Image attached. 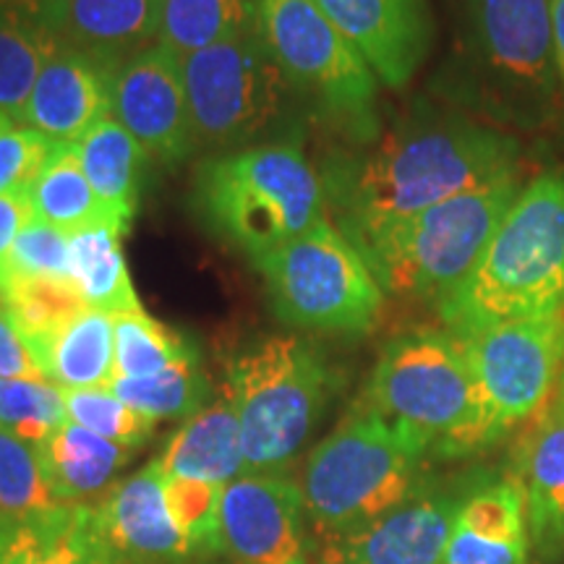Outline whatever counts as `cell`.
Listing matches in <instances>:
<instances>
[{"label":"cell","mask_w":564,"mask_h":564,"mask_svg":"<svg viewBox=\"0 0 564 564\" xmlns=\"http://www.w3.org/2000/svg\"><path fill=\"white\" fill-rule=\"evenodd\" d=\"M520 144L463 116L413 118L352 165L329 173L327 196L348 241L484 183L518 173Z\"/></svg>","instance_id":"6da1fadb"},{"label":"cell","mask_w":564,"mask_h":564,"mask_svg":"<svg viewBox=\"0 0 564 564\" xmlns=\"http://www.w3.org/2000/svg\"><path fill=\"white\" fill-rule=\"evenodd\" d=\"M564 312V173L520 188L474 270L440 303L457 337Z\"/></svg>","instance_id":"7a4b0ae2"},{"label":"cell","mask_w":564,"mask_h":564,"mask_svg":"<svg viewBox=\"0 0 564 564\" xmlns=\"http://www.w3.org/2000/svg\"><path fill=\"white\" fill-rule=\"evenodd\" d=\"M324 186L299 144H259L204 160L194 175V207L217 238L251 262L314 230Z\"/></svg>","instance_id":"3957f363"},{"label":"cell","mask_w":564,"mask_h":564,"mask_svg":"<svg viewBox=\"0 0 564 564\" xmlns=\"http://www.w3.org/2000/svg\"><path fill=\"white\" fill-rule=\"evenodd\" d=\"M366 405L423 442L429 455L457 457L497 442L468 352L449 329H415L387 345Z\"/></svg>","instance_id":"277c9868"},{"label":"cell","mask_w":564,"mask_h":564,"mask_svg":"<svg viewBox=\"0 0 564 564\" xmlns=\"http://www.w3.org/2000/svg\"><path fill=\"white\" fill-rule=\"evenodd\" d=\"M429 449L411 432L373 408L350 413L308 455L303 505L329 541L377 523L421 491Z\"/></svg>","instance_id":"5b68a950"},{"label":"cell","mask_w":564,"mask_h":564,"mask_svg":"<svg viewBox=\"0 0 564 564\" xmlns=\"http://www.w3.org/2000/svg\"><path fill=\"white\" fill-rule=\"evenodd\" d=\"M518 194V173L505 175L350 243L382 291L442 303L474 270Z\"/></svg>","instance_id":"8992f818"},{"label":"cell","mask_w":564,"mask_h":564,"mask_svg":"<svg viewBox=\"0 0 564 564\" xmlns=\"http://www.w3.org/2000/svg\"><path fill=\"white\" fill-rule=\"evenodd\" d=\"M329 382L327 364L299 337H264L232 358L225 394L241 426L246 474L295 460L322 419Z\"/></svg>","instance_id":"52a82bcc"},{"label":"cell","mask_w":564,"mask_h":564,"mask_svg":"<svg viewBox=\"0 0 564 564\" xmlns=\"http://www.w3.org/2000/svg\"><path fill=\"white\" fill-rule=\"evenodd\" d=\"M465 37L494 121L535 131L560 116L564 89L549 0H465Z\"/></svg>","instance_id":"ba28073f"},{"label":"cell","mask_w":564,"mask_h":564,"mask_svg":"<svg viewBox=\"0 0 564 564\" xmlns=\"http://www.w3.org/2000/svg\"><path fill=\"white\" fill-rule=\"evenodd\" d=\"M251 30L285 82L352 141L379 137V79L316 0H253Z\"/></svg>","instance_id":"9c48e42d"},{"label":"cell","mask_w":564,"mask_h":564,"mask_svg":"<svg viewBox=\"0 0 564 564\" xmlns=\"http://www.w3.org/2000/svg\"><path fill=\"white\" fill-rule=\"evenodd\" d=\"M274 314L293 327L364 335L382 314L384 291L337 225L324 220L253 262Z\"/></svg>","instance_id":"30bf717a"},{"label":"cell","mask_w":564,"mask_h":564,"mask_svg":"<svg viewBox=\"0 0 564 564\" xmlns=\"http://www.w3.org/2000/svg\"><path fill=\"white\" fill-rule=\"evenodd\" d=\"M181 63L199 144H241L278 116L288 82L253 30L204 47Z\"/></svg>","instance_id":"8fae6325"},{"label":"cell","mask_w":564,"mask_h":564,"mask_svg":"<svg viewBox=\"0 0 564 564\" xmlns=\"http://www.w3.org/2000/svg\"><path fill=\"white\" fill-rule=\"evenodd\" d=\"M457 340L497 440L544 411L564 371V312L491 324Z\"/></svg>","instance_id":"7c38bea8"},{"label":"cell","mask_w":564,"mask_h":564,"mask_svg":"<svg viewBox=\"0 0 564 564\" xmlns=\"http://www.w3.org/2000/svg\"><path fill=\"white\" fill-rule=\"evenodd\" d=\"M112 118L165 165L186 160L196 139L183 63L154 42L118 63L112 74Z\"/></svg>","instance_id":"4fadbf2b"},{"label":"cell","mask_w":564,"mask_h":564,"mask_svg":"<svg viewBox=\"0 0 564 564\" xmlns=\"http://www.w3.org/2000/svg\"><path fill=\"white\" fill-rule=\"evenodd\" d=\"M303 507L291 478L243 474L223 489L220 552L236 564H306Z\"/></svg>","instance_id":"5bb4252c"},{"label":"cell","mask_w":564,"mask_h":564,"mask_svg":"<svg viewBox=\"0 0 564 564\" xmlns=\"http://www.w3.org/2000/svg\"><path fill=\"white\" fill-rule=\"evenodd\" d=\"M377 79L403 89L432 47L426 0H316Z\"/></svg>","instance_id":"9a60e30c"},{"label":"cell","mask_w":564,"mask_h":564,"mask_svg":"<svg viewBox=\"0 0 564 564\" xmlns=\"http://www.w3.org/2000/svg\"><path fill=\"white\" fill-rule=\"evenodd\" d=\"M116 68V61L58 42L26 100L21 123L55 144H76L89 129L112 116Z\"/></svg>","instance_id":"2e32d148"},{"label":"cell","mask_w":564,"mask_h":564,"mask_svg":"<svg viewBox=\"0 0 564 564\" xmlns=\"http://www.w3.org/2000/svg\"><path fill=\"white\" fill-rule=\"evenodd\" d=\"M95 510L118 564H183L194 554L167 510L158 460L112 486Z\"/></svg>","instance_id":"e0dca14e"},{"label":"cell","mask_w":564,"mask_h":564,"mask_svg":"<svg viewBox=\"0 0 564 564\" xmlns=\"http://www.w3.org/2000/svg\"><path fill=\"white\" fill-rule=\"evenodd\" d=\"M460 502L419 491L364 531L329 541L322 564H442Z\"/></svg>","instance_id":"ac0fdd59"},{"label":"cell","mask_w":564,"mask_h":564,"mask_svg":"<svg viewBox=\"0 0 564 564\" xmlns=\"http://www.w3.org/2000/svg\"><path fill=\"white\" fill-rule=\"evenodd\" d=\"M531 528L518 478L486 484L463 499L442 564H528Z\"/></svg>","instance_id":"d6986e66"},{"label":"cell","mask_w":564,"mask_h":564,"mask_svg":"<svg viewBox=\"0 0 564 564\" xmlns=\"http://www.w3.org/2000/svg\"><path fill=\"white\" fill-rule=\"evenodd\" d=\"M165 0H51L42 19L55 37L121 63L160 37Z\"/></svg>","instance_id":"ffe728a7"},{"label":"cell","mask_w":564,"mask_h":564,"mask_svg":"<svg viewBox=\"0 0 564 564\" xmlns=\"http://www.w3.org/2000/svg\"><path fill=\"white\" fill-rule=\"evenodd\" d=\"M0 564H118L97 510L61 505L0 531Z\"/></svg>","instance_id":"44dd1931"},{"label":"cell","mask_w":564,"mask_h":564,"mask_svg":"<svg viewBox=\"0 0 564 564\" xmlns=\"http://www.w3.org/2000/svg\"><path fill=\"white\" fill-rule=\"evenodd\" d=\"M165 476L228 486L246 474L241 426L228 394L181 426L160 457Z\"/></svg>","instance_id":"7402d4cb"},{"label":"cell","mask_w":564,"mask_h":564,"mask_svg":"<svg viewBox=\"0 0 564 564\" xmlns=\"http://www.w3.org/2000/svg\"><path fill=\"white\" fill-rule=\"evenodd\" d=\"M42 476L61 505L95 497L129 463L131 449L66 421L37 447Z\"/></svg>","instance_id":"603a6c76"},{"label":"cell","mask_w":564,"mask_h":564,"mask_svg":"<svg viewBox=\"0 0 564 564\" xmlns=\"http://www.w3.org/2000/svg\"><path fill=\"white\" fill-rule=\"evenodd\" d=\"M520 486L525 494L531 541L541 552L564 549V398L528 442Z\"/></svg>","instance_id":"cb8c5ba5"},{"label":"cell","mask_w":564,"mask_h":564,"mask_svg":"<svg viewBox=\"0 0 564 564\" xmlns=\"http://www.w3.org/2000/svg\"><path fill=\"white\" fill-rule=\"evenodd\" d=\"M76 154L105 209L121 223L123 230H129L137 215L139 173L147 158L144 147L116 118L108 116L76 141Z\"/></svg>","instance_id":"d4e9b609"},{"label":"cell","mask_w":564,"mask_h":564,"mask_svg":"<svg viewBox=\"0 0 564 564\" xmlns=\"http://www.w3.org/2000/svg\"><path fill=\"white\" fill-rule=\"evenodd\" d=\"M112 350V316L87 308L34 348V356L47 382L61 390H87L110 384Z\"/></svg>","instance_id":"484cf974"},{"label":"cell","mask_w":564,"mask_h":564,"mask_svg":"<svg viewBox=\"0 0 564 564\" xmlns=\"http://www.w3.org/2000/svg\"><path fill=\"white\" fill-rule=\"evenodd\" d=\"M34 217L42 223L61 228L68 236L89 228H116L121 223L105 209L100 196L84 175V167L76 154V144H55L51 158L30 188Z\"/></svg>","instance_id":"4316f807"},{"label":"cell","mask_w":564,"mask_h":564,"mask_svg":"<svg viewBox=\"0 0 564 564\" xmlns=\"http://www.w3.org/2000/svg\"><path fill=\"white\" fill-rule=\"evenodd\" d=\"M58 37L42 13H21L11 0H0V112L21 123L26 100Z\"/></svg>","instance_id":"83f0119b"},{"label":"cell","mask_w":564,"mask_h":564,"mask_svg":"<svg viewBox=\"0 0 564 564\" xmlns=\"http://www.w3.org/2000/svg\"><path fill=\"white\" fill-rule=\"evenodd\" d=\"M121 236L116 228H89L70 236V278L89 308L110 316L141 308L121 251Z\"/></svg>","instance_id":"f1b7e54d"},{"label":"cell","mask_w":564,"mask_h":564,"mask_svg":"<svg viewBox=\"0 0 564 564\" xmlns=\"http://www.w3.org/2000/svg\"><path fill=\"white\" fill-rule=\"evenodd\" d=\"M0 303L32 350L89 308L74 278H58V274L0 278Z\"/></svg>","instance_id":"f546056e"},{"label":"cell","mask_w":564,"mask_h":564,"mask_svg":"<svg viewBox=\"0 0 564 564\" xmlns=\"http://www.w3.org/2000/svg\"><path fill=\"white\" fill-rule=\"evenodd\" d=\"M108 387L126 405L150 421L194 419L207 408L212 392L207 373L199 366V356L167 366L165 371L152 373V377H112Z\"/></svg>","instance_id":"4dcf8cb0"},{"label":"cell","mask_w":564,"mask_h":564,"mask_svg":"<svg viewBox=\"0 0 564 564\" xmlns=\"http://www.w3.org/2000/svg\"><path fill=\"white\" fill-rule=\"evenodd\" d=\"M253 0H165L160 45L186 61L188 55L251 30Z\"/></svg>","instance_id":"1f68e13d"},{"label":"cell","mask_w":564,"mask_h":564,"mask_svg":"<svg viewBox=\"0 0 564 564\" xmlns=\"http://www.w3.org/2000/svg\"><path fill=\"white\" fill-rule=\"evenodd\" d=\"M112 377L123 379L152 377L167 366L199 356L186 337L144 308L112 316Z\"/></svg>","instance_id":"d6a6232c"},{"label":"cell","mask_w":564,"mask_h":564,"mask_svg":"<svg viewBox=\"0 0 564 564\" xmlns=\"http://www.w3.org/2000/svg\"><path fill=\"white\" fill-rule=\"evenodd\" d=\"M61 507L47 489L37 447L0 429V531Z\"/></svg>","instance_id":"836d02e7"},{"label":"cell","mask_w":564,"mask_h":564,"mask_svg":"<svg viewBox=\"0 0 564 564\" xmlns=\"http://www.w3.org/2000/svg\"><path fill=\"white\" fill-rule=\"evenodd\" d=\"M68 421L66 392L45 379H0V429L40 447Z\"/></svg>","instance_id":"e575fe53"},{"label":"cell","mask_w":564,"mask_h":564,"mask_svg":"<svg viewBox=\"0 0 564 564\" xmlns=\"http://www.w3.org/2000/svg\"><path fill=\"white\" fill-rule=\"evenodd\" d=\"M66 392L68 421L79 423L89 432L105 440L123 444V447H141L152 440L154 421L133 411L118 398L110 387H87V390H63Z\"/></svg>","instance_id":"d590c367"},{"label":"cell","mask_w":564,"mask_h":564,"mask_svg":"<svg viewBox=\"0 0 564 564\" xmlns=\"http://www.w3.org/2000/svg\"><path fill=\"white\" fill-rule=\"evenodd\" d=\"M225 486L165 476L167 510L194 554L220 552V505Z\"/></svg>","instance_id":"8d00e7d4"},{"label":"cell","mask_w":564,"mask_h":564,"mask_svg":"<svg viewBox=\"0 0 564 564\" xmlns=\"http://www.w3.org/2000/svg\"><path fill=\"white\" fill-rule=\"evenodd\" d=\"M9 274H58V278H70V236L34 217L21 230L6 262L0 264V278H9Z\"/></svg>","instance_id":"74e56055"},{"label":"cell","mask_w":564,"mask_h":564,"mask_svg":"<svg viewBox=\"0 0 564 564\" xmlns=\"http://www.w3.org/2000/svg\"><path fill=\"white\" fill-rule=\"evenodd\" d=\"M53 147L55 141L24 123L0 129V194L30 192Z\"/></svg>","instance_id":"f35d334b"},{"label":"cell","mask_w":564,"mask_h":564,"mask_svg":"<svg viewBox=\"0 0 564 564\" xmlns=\"http://www.w3.org/2000/svg\"><path fill=\"white\" fill-rule=\"evenodd\" d=\"M0 379H45L37 356L26 337L19 333L3 303H0Z\"/></svg>","instance_id":"ab89813d"},{"label":"cell","mask_w":564,"mask_h":564,"mask_svg":"<svg viewBox=\"0 0 564 564\" xmlns=\"http://www.w3.org/2000/svg\"><path fill=\"white\" fill-rule=\"evenodd\" d=\"M34 220L30 192L0 194V264L6 262L21 230Z\"/></svg>","instance_id":"60d3db41"},{"label":"cell","mask_w":564,"mask_h":564,"mask_svg":"<svg viewBox=\"0 0 564 564\" xmlns=\"http://www.w3.org/2000/svg\"><path fill=\"white\" fill-rule=\"evenodd\" d=\"M549 3H552V34H554L556 68H560V79L564 89V0H549Z\"/></svg>","instance_id":"b9f144b4"},{"label":"cell","mask_w":564,"mask_h":564,"mask_svg":"<svg viewBox=\"0 0 564 564\" xmlns=\"http://www.w3.org/2000/svg\"><path fill=\"white\" fill-rule=\"evenodd\" d=\"M24 3H30V6H34V9H37V11L42 13V11H45V6H47V3H51V0H24Z\"/></svg>","instance_id":"7bdbcfd3"},{"label":"cell","mask_w":564,"mask_h":564,"mask_svg":"<svg viewBox=\"0 0 564 564\" xmlns=\"http://www.w3.org/2000/svg\"><path fill=\"white\" fill-rule=\"evenodd\" d=\"M562 384H564V371H562Z\"/></svg>","instance_id":"ee69618b"}]
</instances>
